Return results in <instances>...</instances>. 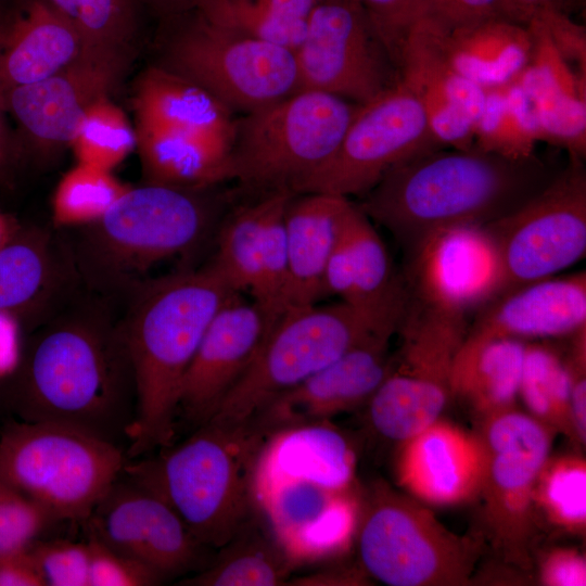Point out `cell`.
<instances>
[{
  "label": "cell",
  "instance_id": "obj_32",
  "mask_svg": "<svg viewBox=\"0 0 586 586\" xmlns=\"http://www.w3.org/2000/svg\"><path fill=\"white\" fill-rule=\"evenodd\" d=\"M136 131L146 182L208 188L229 180L231 146L151 125L137 124Z\"/></svg>",
  "mask_w": 586,
  "mask_h": 586
},
{
  "label": "cell",
  "instance_id": "obj_38",
  "mask_svg": "<svg viewBox=\"0 0 586 586\" xmlns=\"http://www.w3.org/2000/svg\"><path fill=\"white\" fill-rule=\"evenodd\" d=\"M483 114L474 125V144L489 152L520 158L533 155L539 140L532 102L515 82L485 88Z\"/></svg>",
  "mask_w": 586,
  "mask_h": 586
},
{
  "label": "cell",
  "instance_id": "obj_58",
  "mask_svg": "<svg viewBox=\"0 0 586 586\" xmlns=\"http://www.w3.org/2000/svg\"><path fill=\"white\" fill-rule=\"evenodd\" d=\"M18 231L15 221L0 211V249L9 243Z\"/></svg>",
  "mask_w": 586,
  "mask_h": 586
},
{
  "label": "cell",
  "instance_id": "obj_51",
  "mask_svg": "<svg viewBox=\"0 0 586 586\" xmlns=\"http://www.w3.org/2000/svg\"><path fill=\"white\" fill-rule=\"evenodd\" d=\"M538 579L546 586H585V556L566 547L549 550L539 561Z\"/></svg>",
  "mask_w": 586,
  "mask_h": 586
},
{
  "label": "cell",
  "instance_id": "obj_4",
  "mask_svg": "<svg viewBox=\"0 0 586 586\" xmlns=\"http://www.w3.org/2000/svg\"><path fill=\"white\" fill-rule=\"evenodd\" d=\"M269 437L250 421L206 422L178 445L127 460L122 474L166 502L202 546L219 549L255 510L254 473Z\"/></svg>",
  "mask_w": 586,
  "mask_h": 586
},
{
  "label": "cell",
  "instance_id": "obj_43",
  "mask_svg": "<svg viewBox=\"0 0 586 586\" xmlns=\"http://www.w3.org/2000/svg\"><path fill=\"white\" fill-rule=\"evenodd\" d=\"M69 146L77 163L112 171L137 149L136 127L111 98H103L88 109Z\"/></svg>",
  "mask_w": 586,
  "mask_h": 586
},
{
  "label": "cell",
  "instance_id": "obj_14",
  "mask_svg": "<svg viewBox=\"0 0 586 586\" xmlns=\"http://www.w3.org/2000/svg\"><path fill=\"white\" fill-rule=\"evenodd\" d=\"M294 56L297 91L364 105L400 81L398 65L360 0H318Z\"/></svg>",
  "mask_w": 586,
  "mask_h": 586
},
{
  "label": "cell",
  "instance_id": "obj_7",
  "mask_svg": "<svg viewBox=\"0 0 586 586\" xmlns=\"http://www.w3.org/2000/svg\"><path fill=\"white\" fill-rule=\"evenodd\" d=\"M360 104L318 91H297L241 114L229 158L238 192L296 193L333 155Z\"/></svg>",
  "mask_w": 586,
  "mask_h": 586
},
{
  "label": "cell",
  "instance_id": "obj_35",
  "mask_svg": "<svg viewBox=\"0 0 586 586\" xmlns=\"http://www.w3.org/2000/svg\"><path fill=\"white\" fill-rule=\"evenodd\" d=\"M58 265L49 240L34 232H17L0 249V314L27 309L56 284Z\"/></svg>",
  "mask_w": 586,
  "mask_h": 586
},
{
  "label": "cell",
  "instance_id": "obj_21",
  "mask_svg": "<svg viewBox=\"0 0 586 586\" xmlns=\"http://www.w3.org/2000/svg\"><path fill=\"white\" fill-rule=\"evenodd\" d=\"M398 65L400 81L423 104L438 144L443 149H471L486 91L453 67L436 20L423 16L411 25L400 47Z\"/></svg>",
  "mask_w": 586,
  "mask_h": 586
},
{
  "label": "cell",
  "instance_id": "obj_42",
  "mask_svg": "<svg viewBox=\"0 0 586 586\" xmlns=\"http://www.w3.org/2000/svg\"><path fill=\"white\" fill-rule=\"evenodd\" d=\"M111 170L77 163L58 182L51 199L58 227H86L99 220L129 188Z\"/></svg>",
  "mask_w": 586,
  "mask_h": 586
},
{
  "label": "cell",
  "instance_id": "obj_22",
  "mask_svg": "<svg viewBox=\"0 0 586 586\" xmlns=\"http://www.w3.org/2000/svg\"><path fill=\"white\" fill-rule=\"evenodd\" d=\"M409 296L466 315L495 297L499 264L485 226L438 232L405 263Z\"/></svg>",
  "mask_w": 586,
  "mask_h": 586
},
{
  "label": "cell",
  "instance_id": "obj_48",
  "mask_svg": "<svg viewBox=\"0 0 586 586\" xmlns=\"http://www.w3.org/2000/svg\"><path fill=\"white\" fill-rule=\"evenodd\" d=\"M398 65L399 51L411 25L426 15L425 0H360ZM399 68V65H398Z\"/></svg>",
  "mask_w": 586,
  "mask_h": 586
},
{
  "label": "cell",
  "instance_id": "obj_29",
  "mask_svg": "<svg viewBox=\"0 0 586 586\" xmlns=\"http://www.w3.org/2000/svg\"><path fill=\"white\" fill-rule=\"evenodd\" d=\"M133 109L137 124L194 135L232 146L235 114L198 85L155 64L137 80Z\"/></svg>",
  "mask_w": 586,
  "mask_h": 586
},
{
  "label": "cell",
  "instance_id": "obj_28",
  "mask_svg": "<svg viewBox=\"0 0 586 586\" xmlns=\"http://www.w3.org/2000/svg\"><path fill=\"white\" fill-rule=\"evenodd\" d=\"M271 192L238 193L216 232L211 262L237 292H249L259 305L280 263L279 244L268 220Z\"/></svg>",
  "mask_w": 586,
  "mask_h": 586
},
{
  "label": "cell",
  "instance_id": "obj_53",
  "mask_svg": "<svg viewBox=\"0 0 586 586\" xmlns=\"http://www.w3.org/2000/svg\"><path fill=\"white\" fill-rule=\"evenodd\" d=\"M364 578L352 571L330 570L293 578L288 585H356Z\"/></svg>",
  "mask_w": 586,
  "mask_h": 586
},
{
  "label": "cell",
  "instance_id": "obj_49",
  "mask_svg": "<svg viewBox=\"0 0 586 586\" xmlns=\"http://www.w3.org/2000/svg\"><path fill=\"white\" fill-rule=\"evenodd\" d=\"M570 349L564 358L571 382V416L575 442H586V327L569 336Z\"/></svg>",
  "mask_w": 586,
  "mask_h": 586
},
{
  "label": "cell",
  "instance_id": "obj_23",
  "mask_svg": "<svg viewBox=\"0 0 586 586\" xmlns=\"http://www.w3.org/2000/svg\"><path fill=\"white\" fill-rule=\"evenodd\" d=\"M324 293L397 330L409 302L403 276L369 217L353 203L324 272Z\"/></svg>",
  "mask_w": 586,
  "mask_h": 586
},
{
  "label": "cell",
  "instance_id": "obj_45",
  "mask_svg": "<svg viewBox=\"0 0 586 586\" xmlns=\"http://www.w3.org/2000/svg\"><path fill=\"white\" fill-rule=\"evenodd\" d=\"M29 551L46 586H89L87 542L35 540Z\"/></svg>",
  "mask_w": 586,
  "mask_h": 586
},
{
  "label": "cell",
  "instance_id": "obj_20",
  "mask_svg": "<svg viewBox=\"0 0 586 586\" xmlns=\"http://www.w3.org/2000/svg\"><path fill=\"white\" fill-rule=\"evenodd\" d=\"M394 333H377L264 406L251 420L268 436L330 419L362 405L392 366Z\"/></svg>",
  "mask_w": 586,
  "mask_h": 586
},
{
  "label": "cell",
  "instance_id": "obj_30",
  "mask_svg": "<svg viewBox=\"0 0 586 586\" xmlns=\"http://www.w3.org/2000/svg\"><path fill=\"white\" fill-rule=\"evenodd\" d=\"M526 342L466 335L451 369V395L482 420L514 408Z\"/></svg>",
  "mask_w": 586,
  "mask_h": 586
},
{
  "label": "cell",
  "instance_id": "obj_50",
  "mask_svg": "<svg viewBox=\"0 0 586 586\" xmlns=\"http://www.w3.org/2000/svg\"><path fill=\"white\" fill-rule=\"evenodd\" d=\"M544 24L556 49L568 61L578 65L585 75V27L572 21L571 16L558 11L542 10L534 13Z\"/></svg>",
  "mask_w": 586,
  "mask_h": 586
},
{
  "label": "cell",
  "instance_id": "obj_11",
  "mask_svg": "<svg viewBox=\"0 0 586 586\" xmlns=\"http://www.w3.org/2000/svg\"><path fill=\"white\" fill-rule=\"evenodd\" d=\"M467 329L466 315L409 296L396 330L400 346L366 404L378 435L400 444L440 419L453 398V364Z\"/></svg>",
  "mask_w": 586,
  "mask_h": 586
},
{
  "label": "cell",
  "instance_id": "obj_31",
  "mask_svg": "<svg viewBox=\"0 0 586 586\" xmlns=\"http://www.w3.org/2000/svg\"><path fill=\"white\" fill-rule=\"evenodd\" d=\"M441 27L444 50L453 67L483 88L514 81L532 62L534 42L527 25L491 18Z\"/></svg>",
  "mask_w": 586,
  "mask_h": 586
},
{
  "label": "cell",
  "instance_id": "obj_47",
  "mask_svg": "<svg viewBox=\"0 0 586 586\" xmlns=\"http://www.w3.org/2000/svg\"><path fill=\"white\" fill-rule=\"evenodd\" d=\"M426 15L447 28L491 18H502L527 25L530 17L513 0H425Z\"/></svg>",
  "mask_w": 586,
  "mask_h": 586
},
{
  "label": "cell",
  "instance_id": "obj_18",
  "mask_svg": "<svg viewBox=\"0 0 586 586\" xmlns=\"http://www.w3.org/2000/svg\"><path fill=\"white\" fill-rule=\"evenodd\" d=\"M131 55L85 48L69 64L30 85L15 88L0 106L15 119L26 138L42 150L69 145L88 109L110 98Z\"/></svg>",
  "mask_w": 586,
  "mask_h": 586
},
{
  "label": "cell",
  "instance_id": "obj_34",
  "mask_svg": "<svg viewBox=\"0 0 586 586\" xmlns=\"http://www.w3.org/2000/svg\"><path fill=\"white\" fill-rule=\"evenodd\" d=\"M217 550L216 557L205 568L180 579L178 585H288L291 573L297 568L256 510Z\"/></svg>",
  "mask_w": 586,
  "mask_h": 586
},
{
  "label": "cell",
  "instance_id": "obj_19",
  "mask_svg": "<svg viewBox=\"0 0 586 586\" xmlns=\"http://www.w3.org/2000/svg\"><path fill=\"white\" fill-rule=\"evenodd\" d=\"M278 318L255 301L232 296L209 322L179 388L177 422L206 423L249 369Z\"/></svg>",
  "mask_w": 586,
  "mask_h": 586
},
{
  "label": "cell",
  "instance_id": "obj_5",
  "mask_svg": "<svg viewBox=\"0 0 586 586\" xmlns=\"http://www.w3.org/2000/svg\"><path fill=\"white\" fill-rule=\"evenodd\" d=\"M144 182L129 187L95 222L80 250L86 273L106 288L144 284L156 265L191 256L215 240L237 190Z\"/></svg>",
  "mask_w": 586,
  "mask_h": 586
},
{
  "label": "cell",
  "instance_id": "obj_52",
  "mask_svg": "<svg viewBox=\"0 0 586 586\" xmlns=\"http://www.w3.org/2000/svg\"><path fill=\"white\" fill-rule=\"evenodd\" d=\"M0 586H46L29 547L0 555Z\"/></svg>",
  "mask_w": 586,
  "mask_h": 586
},
{
  "label": "cell",
  "instance_id": "obj_24",
  "mask_svg": "<svg viewBox=\"0 0 586 586\" xmlns=\"http://www.w3.org/2000/svg\"><path fill=\"white\" fill-rule=\"evenodd\" d=\"M485 459L479 434L438 419L400 443L396 475L405 492L417 500L455 506L476 499Z\"/></svg>",
  "mask_w": 586,
  "mask_h": 586
},
{
  "label": "cell",
  "instance_id": "obj_26",
  "mask_svg": "<svg viewBox=\"0 0 586 586\" xmlns=\"http://www.w3.org/2000/svg\"><path fill=\"white\" fill-rule=\"evenodd\" d=\"M85 48L79 34L47 0H16L0 10V102L11 90L60 71Z\"/></svg>",
  "mask_w": 586,
  "mask_h": 586
},
{
  "label": "cell",
  "instance_id": "obj_25",
  "mask_svg": "<svg viewBox=\"0 0 586 586\" xmlns=\"http://www.w3.org/2000/svg\"><path fill=\"white\" fill-rule=\"evenodd\" d=\"M586 327V272L547 278L492 298L467 334L521 341L568 337Z\"/></svg>",
  "mask_w": 586,
  "mask_h": 586
},
{
  "label": "cell",
  "instance_id": "obj_6",
  "mask_svg": "<svg viewBox=\"0 0 586 586\" xmlns=\"http://www.w3.org/2000/svg\"><path fill=\"white\" fill-rule=\"evenodd\" d=\"M355 539L365 574L388 586L469 585L485 545L481 531H450L383 481L359 495Z\"/></svg>",
  "mask_w": 586,
  "mask_h": 586
},
{
  "label": "cell",
  "instance_id": "obj_40",
  "mask_svg": "<svg viewBox=\"0 0 586 586\" xmlns=\"http://www.w3.org/2000/svg\"><path fill=\"white\" fill-rule=\"evenodd\" d=\"M539 523L571 535L586 530V462L577 455L548 457L534 491Z\"/></svg>",
  "mask_w": 586,
  "mask_h": 586
},
{
  "label": "cell",
  "instance_id": "obj_17",
  "mask_svg": "<svg viewBox=\"0 0 586 586\" xmlns=\"http://www.w3.org/2000/svg\"><path fill=\"white\" fill-rule=\"evenodd\" d=\"M119 477L85 522L88 535L143 564L163 582L205 568L209 549L178 514L151 492Z\"/></svg>",
  "mask_w": 586,
  "mask_h": 586
},
{
  "label": "cell",
  "instance_id": "obj_27",
  "mask_svg": "<svg viewBox=\"0 0 586 586\" xmlns=\"http://www.w3.org/2000/svg\"><path fill=\"white\" fill-rule=\"evenodd\" d=\"M353 202L329 193L295 194L284 227L288 257L286 310L326 296L324 272Z\"/></svg>",
  "mask_w": 586,
  "mask_h": 586
},
{
  "label": "cell",
  "instance_id": "obj_8",
  "mask_svg": "<svg viewBox=\"0 0 586 586\" xmlns=\"http://www.w3.org/2000/svg\"><path fill=\"white\" fill-rule=\"evenodd\" d=\"M161 22L155 65L198 85L234 114L297 92L292 50L219 24L200 9Z\"/></svg>",
  "mask_w": 586,
  "mask_h": 586
},
{
  "label": "cell",
  "instance_id": "obj_41",
  "mask_svg": "<svg viewBox=\"0 0 586 586\" xmlns=\"http://www.w3.org/2000/svg\"><path fill=\"white\" fill-rule=\"evenodd\" d=\"M79 34L85 47L131 55L140 0H47Z\"/></svg>",
  "mask_w": 586,
  "mask_h": 586
},
{
  "label": "cell",
  "instance_id": "obj_54",
  "mask_svg": "<svg viewBox=\"0 0 586 586\" xmlns=\"http://www.w3.org/2000/svg\"><path fill=\"white\" fill-rule=\"evenodd\" d=\"M514 3L530 17L542 10L558 11L571 16V13L584 5V0H513ZM531 21V20H530Z\"/></svg>",
  "mask_w": 586,
  "mask_h": 586
},
{
  "label": "cell",
  "instance_id": "obj_56",
  "mask_svg": "<svg viewBox=\"0 0 586 586\" xmlns=\"http://www.w3.org/2000/svg\"><path fill=\"white\" fill-rule=\"evenodd\" d=\"M4 111L0 106V175L7 168L11 158V141L3 118Z\"/></svg>",
  "mask_w": 586,
  "mask_h": 586
},
{
  "label": "cell",
  "instance_id": "obj_44",
  "mask_svg": "<svg viewBox=\"0 0 586 586\" xmlns=\"http://www.w3.org/2000/svg\"><path fill=\"white\" fill-rule=\"evenodd\" d=\"M52 521L42 508L0 480V555L28 548Z\"/></svg>",
  "mask_w": 586,
  "mask_h": 586
},
{
  "label": "cell",
  "instance_id": "obj_1",
  "mask_svg": "<svg viewBox=\"0 0 586 586\" xmlns=\"http://www.w3.org/2000/svg\"><path fill=\"white\" fill-rule=\"evenodd\" d=\"M558 174L535 153L434 150L390 169L356 204L400 246L405 263L447 229L485 226L512 213Z\"/></svg>",
  "mask_w": 586,
  "mask_h": 586
},
{
  "label": "cell",
  "instance_id": "obj_13",
  "mask_svg": "<svg viewBox=\"0 0 586 586\" xmlns=\"http://www.w3.org/2000/svg\"><path fill=\"white\" fill-rule=\"evenodd\" d=\"M498 257L495 295L553 277L586 253V169L566 167L512 213L485 225ZM494 298V297H493Z\"/></svg>",
  "mask_w": 586,
  "mask_h": 586
},
{
  "label": "cell",
  "instance_id": "obj_46",
  "mask_svg": "<svg viewBox=\"0 0 586 586\" xmlns=\"http://www.w3.org/2000/svg\"><path fill=\"white\" fill-rule=\"evenodd\" d=\"M89 586H154L163 581L150 569L88 535Z\"/></svg>",
  "mask_w": 586,
  "mask_h": 586
},
{
  "label": "cell",
  "instance_id": "obj_10",
  "mask_svg": "<svg viewBox=\"0 0 586 586\" xmlns=\"http://www.w3.org/2000/svg\"><path fill=\"white\" fill-rule=\"evenodd\" d=\"M381 332L396 333L341 301L288 309L207 422L250 421L275 397Z\"/></svg>",
  "mask_w": 586,
  "mask_h": 586
},
{
  "label": "cell",
  "instance_id": "obj_36",
  "mask_svg": "<svg viewBox=\"0 0 586 586\" xmlns=\"http://www.w3.org/2000/svg\"><path fill=\"white\" fill-rule=\"evenodd\" d=\"M318 0H208L200 10L245 35L292 50L301 44Z\"/></svg>",
  "mask_w": 586,
  "mask_h": 586
},
{
  "label": "cell",
  "instance_id": "obj_37",
  "mask_svg": "<svg viewBox=\"0 0 586 586\" xmlns=\"http://www.w3.org/2000/svg\"><path fill=\"white\" fill-rule=\"evenodd\" d=\"M519 397L530 416L575 442L570 374L564 358L555 348L542 343L525 344Z\"/></svg>",
  "mask_w": 586,
  "mask_h": 586
},
{
  "label": "cell",
  "instance_id": "obj_2",
  "mask_svg": "<svg viewBox=\"0 0 586 586\" xmlns=\"http://www.w3.org/2000/svg\"><path fill=\"white\" fill-rule=\"evenodd\" d=\"M14 408L21 420L69 425L126 453L137 393L122 324L99 309L50 322L25 356Z\"/></svg>",
  "mask_w": 586,
  "mask_h": 586
},
{
  "label": "cell",
  "instance_id": "obj_16",
  "mask_svg": "<svg viewBox=\"0 0 586 586\" xmlns=\"http://www.w3.org/2000/svg\"><path fill=\"white\" fill-rule=\"evenodd\" d=\"M254 506L297 566L341 556L354 542L359 495L257 466Z\"/></svg>",
  "mask_w": 586,
  "mask_h": 586
},
{
  "label": "cell",
  "instance_id": "obj_57",
  "mask_svg": "<svg viewBox=\"0 0 586 586\" xmlns=\"http://www.w3.org/2000/svg\"><path fill=\"white\" fill-rule=\"evenodd\" d=\"M16 362V355L13 342L0 340V375L13 369Z\"/></svg>",
  "mask_w": 586,
  "mask_h": 586
},
{
  "label": "cell",
  "instance_id": "obj_55",
  "mask_svg": "<svg viewBox=\"0 0 586 586\" xmlns=\"http://www.w3.org/2000/svg\"><path fill=\"white\" fill-rule=\"evenodd\" d=\"M143 1L160 20L200 9L208 0H140Z\"/></svg>",
  "mask_w": 586,
  "mask_h": 586
},
{
  "label": "cell",
  "instance_id": "obj_15",
  "mask_svg": "<svg viewBox=\"0 0 586 586\" xmlns=\"http://www.w3.org/2000/svg\"><path fill=\"white\" fill-rule=\"evenodd\" d=\"M440 149L423 104L399 81L359 106L333 155L298 186L296 194L361 198L399 163Z\"/></svg>",
  "mask_w": 586,
  "mask_h": 586
},
{
  "label": "cell",
  "instance_id": "obj_12",
  "mask_svg": "<svg viewBox=\"0 0 586 586\" xmlns=\"http://www.w3.org/2000/svg\"><path fill=\"white\" fill-rule=\"evenodd\" d=\"M555 432L515 408L482 420L485 469L477 497L488 539L500 559L520 571L532 568L539 530L534 491Z\"/></svg>",
  "mask_w": 586,
  "mask_h": 586
},
{
  "label": "cell",
  "instance_id": "obj_39",
  "mask_svg": "<svg viewBox=\"0 0 586 586\" xmlns=\"http://www.w3.org/2000/svg\"><path fill=\"white\" fill-rule=\"evenodd\" d=\"M532 102L539 140L564 148L569 157L586 156V102L562 90L543 68L530 64L514 80Z\"/></svg>",
  "mask_w": 586,
  "mask_h": 586
},
{
  "label": "cell",
  "instance_id": "obj_9",
  "mask_svg": "<svg viewBox=\"0 0 586 586\" xmlns=\"http://www.w3.org/2000/svg\"><path fill=\"white\" fill-rule=\"evenodd\" d=\"M126 462L123 447L65 424L12 421L0 436V480L55 521L85 523Z\"/></svg>",
  "mask_w": 586,
  "mask_h": 586
},
{
  "label": "cell",
  "instance_id": "obj_3",
  "mask_svg": "<svg viewBox=\"0 0 586 586\" xmlns=\"http://www.w3.org/2000/svg\"><path fill=\"white\" fill-rule=\"evenodd\" d=\"M240 294L209 263L150 279L122 323L137 393L127 432L132 460L173 443L183 375L216 313Z\"/></svg>",
  "mask_w": 586,
  "mask_h": 586
},
{
  "label": "cell",
  "instance_id": "obj_33",
  "mask_svg": "<svg viewBox=\"0 0 586 586\" xmlns=\"http://www.w3.org/2000/svg\"><path fill=\"white\" fill-rule=\"evenodd\" d=\"M257 466L346 489L354 487L356 453L344 434L322 422L276 432Z\"/></svg>",
  "mask_w": 586,
  "mask_h": 586
}]
</instances>
